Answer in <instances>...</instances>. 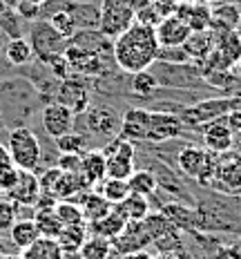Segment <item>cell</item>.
Masks as SVG:
<instances>
[{"mask_svg":"<svg viewBox=\"0 0 241 259\" xmlns=\"http://www.w3.org/2000/svg\"><path fill=\"white\" fill-rule=\"evenodd\" d=\"M80 175L85 177V181L89 186H96L107 177L105 170V154L103 150H89V152H83V159H80Z\"/></svg>","mask_w":241,"mask_h":259,"instance_id":"d6986e66","label":"cell"},{"mask_svg":"<svg viewBox=\"0 0 241 259\" xmlns=\"http://www.w3.org/2000/svg\"><path fill=\"white\" fill-rule=\"evenodd\" d=\"M103 154H105V170L110 179H121V181L130 179V175L134 172V156H136L132 141H125V139L119 137L103 150Z\"/></svg>","mask_w":241,"mask_h":259,"instance_id":"277c9868","label":"cell"},{"mask_svg":"<svg viewBox=\"0 0 241 259\" xmlns=\"http://www.w3.org/2000/svg\"><path fill=\"white\" fill-rule=\"evenodd\" d=\"M181 134V118L168 112H150L146 141L150 143H163Z\"/></svg>","mask_w":241,"mask_h":259,"instance_id":"30bf717a","label":"cell"},{"mask_svg":"<svg viewBox=\"0 0 241 259\" xmlns=\"http://www.w3.org/2000/svg\"><path fill=\"white\" fill-rule=\"evenodd\" d=\"M50 27L54 31H56L58 36H61L63 40H69V38H74V34H76V20H74V16L67 12V9H61V12H54L50 16Z\"/></svg>","mask_w":241,"mask_h":259,"instance_id":"1f68e13d","label":"cell"},{"mask_svg":"<svg viewBox=\"0 0 241 259\" xmlns=\"http://www.w3.org/2000/svg\"><path fill=\"white\" fill-rule=\"evenodd\" d=\"M152 259H176V255H172V252H161V255L152 257Z\"/></svg>","mask_w":241,"mask_h":259,"instance_id":"7dc6e473","label":"cell"},{"mask_svg":"<svg viewBox=\"0 0 241 259\" xmlns=\"http://www.w3.org/2000/svg\"><path fill=\"white\" fill-rule=\"evenodd\" d=\"M54 141H56V148L61 154H83L85 150V137L78 132H67Z\"/></svg>","mask_w":241,"mask_h":259,"instance_id":"8d00e7d4","label":"cell"},{"mask_svg":"<svg viewBox=\"0 0 241 259\" xmlns=\"http://www.w3.org/2000/svg\"><path fill=\"white\" fill-rule=\"evenodd\" d=\"M159 52H161V47L157 42L154 27L136 23V20L123 34L116 36L114 42H112L114 63L127 74L150 69L159 61Z\"/></svg>","mask_w":241,"mask_h":259,"instance_id":"6da1fadb","label":"cell"},{"mask_svg":"<svg viewBox=\"0 0 241 259\" xmlns=\"http://www.w3.org/2000/svg\"><path fill=\"white\" fill-rule=\"evenodd\" d=\"M203 141H206V150L212 154H226L232 150L234 143V130L230 127L226 116H219L214 121L203 125Z\"/></svg>","mask_w":241,"mask_h":259,"instance_id":"9c48e42d","label":"cell"},{"mask_svg":"<svg viewBox=\"0 0 241 259\" xmlns=\"http://www.w3.org/2000/svg\"><path fill=\"white\" fill-rule=\"evenodd\" d=\"M208 154H210V152H208V150H203V148H197V145H185V148H181V152L176 154V165H179V170L183 172V175L197 179L199 170L203 168V163H206Z\"/></svg>","mask_w":241,"mask_h":259,"instance_id":"7402d4cb","label":"cell"},{"mask_svg":"<svg viewBox=\"0 0 241 259\" xmlns=\"http://www.w3.org/2000/svg\"><path fill=\"white\" fill-rule=\"evenodd\" d=\"M159 88V78L152 72H136L132 74V92L136 96H152Z\"/></svg>","mask_w":241,"mask_h":259,"instance_id":"d590c367","label":"cell"},{"mask_svg":"<svg viewBox=\"0 0 241 259\" xmlns=\"http://www.w3.org/2000/svg\"><path fill=\"white\" fill-rule=\"evenodd\" d=\"M5 56L12 65H27L34 58V50H31V42L25 36H16L9 38V42L5 45Z\"/></svg>","mask_w":241,"mask_h":259,"instance_id":"83f0119b","label":"cell"},{"mask_svg":"<svg viewBox=\"0 0 241 259\" xmlns=\"http://www.w3.org/2000/svg\"><path fill=\"white\" fill-rule=\"evenodd\" d=\"M7 154L18 170L34 172L40 163V141L29 127H16L7 137Z\"/></svg>","mask_w":241,"mask_h":259,"instance_id":"7a4b0ae2","label":"cell"},{"mask_svg":"<svg viewBox=\"0 0 241 259\" xmlns=\"http://www.w3.org/2000/svg\"><path fill=\"white\" fill-rule=\"evenodd\" d=\"M134 20H136V14H134V9L130 7L127 0H103L101 18H99V29L103 36L116 38Z\"/></svg>","mask_w":241,"mask_h":259,"instance_id":"3957f363","label":"cell"},{"mask_svg":"<svg viewBox=\"0 0 241 259\" xmlns=\"http://www.w3.org/2000/svg\"><path fill=\"white\" fill-rule=\"evenodd\" d=\"M54 212H56V217L61 219L63 226H80V224H87L83 217V210L76 201H58L56 206H54Z\"/></svg>","mask_w":241,"mask_h":259,"instance_id":"836d02e7","label":"cell"},{"mask_svg":"<svg viewBox=\"0 0 241 259\" xmlns=\"http://www.w3.org/2000/svg\"><path fill=\"white\" fill-rule=\"evenodd\" d=\"M42 127L52 139L72 132L74 127V112L63 103H52L42 110Z\"/></svg>","mask_w":241,"mask_h":259,"instance_id":"8fae6325","label":"cell"},{"mask_svg":"<svg viewBox=\"0 0 241 259\" xmlns=\"http://www.w3.org/2000/svg\"><path fill=\"white\" fill-rule=\"evenodd\" d=\"M5 9H7V3H5V0H0V16L5 14Z\"/></svg>","mask_w":241,"mask_h":259,"instance_id":"c3c4849f","label":"cell"},{"mask_svg":"<svg viewBox=\"0 0 241 259\" xmlns=\"http://www.w3.org/2000/svg\"><path fill=\"white\" fill-rule=\"evenodd\" d=\"M210 259H241V248L237 246H221L212 252Z\"/></svg>","mask_w":241,"mask_h":259,"instance_id":"ee69618b","label":"cell"},{"mask_svg":"<svg viewBox=\"0 0 241 259\" xmlns=\"http://www.w3.org/2000/svg\"><path fill=\"white\" fill-rule=\"evenodd\" d=\"M212 186L228 190V192L241 190V165L234 154L230 159H217V170H214Z\"/></svg>","mask_w":241,"mask_h":259,"instance_id":"2e32d148","label":"cell"},{"mask_svg":"<svg viewBox=\"0 0 241 259\" xmlns=\"http://www.w3.org/2000/svg\"><path fill=\"white\" fill-rule=\"evenodd\" d=\"M174 14L185 20L190 31H208L212 20L210 5H203V3H185V0H181Z\"/></svg>","mask_w":241,"mask_h":259,"instance_id":"5bb4252c","label":"cell"},{"mask_svg":"<svg viewBox=\"0 0 241 259\" xmlns=\"http://www.w3.org/2000/svg\"><path fill=\"white\" fill-rule=\"evenodd\" d=\"M237 74H239V76H241V63L237 65Z\"/></svg>","mask_w":241,"mask_h":259,"instance_id":"816d5d0a","label":"cell"},{"mask_svg":"<svg viewBox=\"0 0 241 259\" xmlns=\"http://www.w3.org/2000/svg\"><path fill=\"white\" fill-rule=\"evenodd\" d=\"M214 50L226 61L228 67H237L241 63V31L232 29V31H226L223 36H219Z\"/></svg>","mask_w":241,"mask_h":259,"instance_id":"603a6c76","label":"cell"},{"mask_svg":"<svg viewBox=\"0 0 241 259\" xmlns=\"http://www.w3.org/2000/svg\"><path fill=\"white\" fill-rule=\"evenodd\" d=\"M87 127L94 134H101V137H112V134L119 132L121 118L110 107H94V110L87 112Z\"/></svg>","mask_w":241,"mask_h":259,"instance_id":"e0dca14e","label":"cell"},{"mask_svg":"<svg viewBox=\"0 0 241 259\" xmlns=\"http://www.w3.org/2000/svg\"><path fill=\"white\" fill-rule=\"evenodd\" d=\"M112 241L105 239V237H99V235H89L85 239L83 248H80L78 257L80 259H110L112 257Z\"/></svg>","mask_w":241,"mask_h":259,"instance_id":"f1b7e54d","label":"cell"},{"mask_svg":"<svg viewBox=\"0 0 241 259\" xmlns=\"http://www.w3.org/2000/svg\"><path fill=\"white\" fill-rule=\"evenodd\" d=\"M18 175H20V170L12 163V159L9 156H0V192L7 194L12 190L16 186V181H18Z\"/></svg>","mask_w":241,"mask_h":259,"instance_id":"74e56055","label":"cell"},{"mask_svg":"<svg viewBox=\"0 0 241 259\" xmlns=\"http://www.w3.org/2000/svg\"><path fill=\"white\" fill-rule=\"evenodd\" d=\"M143 224H146L150 237H152V241L157 239H163V237H170L174 230V224L165 217L163 212H150L146 219H143Z\"/></svg>","mask_w":241,"mask_h":259,"instance_id":"d6a6232c","label":"cell"},{"mask_svg":"<svg viewBox=\"0 0 241 259\" xmlns=\"http://www.w3.org/2000/svg\"><path fill=\"white\" fill-rule=\"evenodd\" d=\"M20 259H63V250L56 239L38 237L29 248L20 250Z\"/></svg>","mask_w":241,"mask_h":259,"instance_id":"cb8c5ba5","label":"cell"},{"mask_svg":"<svg viewBox=\"0 0 241 259\" xmlns=\"http://www.w3.org/2000/svg\"><path fill=\"white\" fill-rule=\"evenodd\" d=\"M148 118H150V110H143V107L127 110L121 118V127H119L121 139H125V141H146Z\"/></svg>","mask_w":241,"mask_h":259,"instance_id":"9a60e30c","label":"cell"},{"mask_svg":"<svg viewBox=\"0 0 241 259\" xmlns=\"http://www.w3.org/2000/svg\"><path fill=\"white\" fill-rule=\"evenodd\" d=\"M234 156H237V161H239V165H241V152H239V154H234Z\"/></svg>","mask_w":241,"mask_h":259,"instance_id":"f5cc1de1","label":"cell"},{"mask_svg":"<svg viewBox=\"0 0 241 259\" xmlns=\"http://www.w3.org/2000/svg\"><path fill=\"white\" fill-rule=\"evenodd\" d=\"M210 40H212L210 31H192L181 47H183V52L187 54V58L190 56L192 58H206L208 54H210V50H212Z\"/></svg>","mask_w":241,"mask_h":259,"instance_id":"4dcf8cb0","label":"cell"},{"mask_svg":"<svg viewBox=\"0 0 241 259\" xmlns=\"http://www.w3.org/2000/svg\"><path fill=\"white\" fill-rule=\"evenodd\" d=\"M40 181L34 172L29 170H20L18 181L12 190L7 192V199L14 201L16 206H36L40 199Z\"/></svg>","mask_w":241,"mask_h":259,"instance_id":"7c38bea8","label":"cell"},{"mask_svg":"<svg viewBox=\"0 0 241 259\" xmlns=\"http://www.w3.org/2000/svg\"><path fill=\"white\" fill-rule=\"evenodd\" d=\"M125 217L119 212L116 208H112L110 212L105 214V217L92 221V224H87V230L89 235H99V237H105V239H114V237L121 235V230L125 228Z\"/></svg>","mask_w":241,"mask_h":259,"instance_id":"ac0fdd59","label":"cell"},{"mask_svg":"<svg viewBox=\"0 0 241 259\" xmlns=\"http://www.w3.org/2000/svg\"><path fill=\"white\" fill-rule=\"evenodd\" d=\"M18 212H16V203L9 199H0V233H9V228L16 224Z\"/></svg>","mask_w":241,"mask_h":259,"instance_id":"f35d334b","label":"cell"},{"mask_svg":"<svg viewBox=\"0 0 241 259\" xmlns=\"http://www.w3.org/2000/svg\"><path fill=\"white\" fill-rule=\"evenodd\" d=\"M234 110H241V99H210L201 101V103L185 107L181 121L187 125H206L219 116H226Z\"/></svg>","mask_w":241,"mask_h":259,"instance_id":"5b68a950","label":"cell"},{"mask_svg":"<svg viewBox=\"0 0 241 259\" xmlns=\"http://www.w3.org/2000/svg\"><path fill=\"white\" fill-rule=\"evenodd\" d=\"M34 224H36V228H38L40 237H50V239H56L63 230V224H61V219L56 217L54 208H36Z\"/></svg>","mask_w":241,"mask_h":259,"instance_id":"4316f807","label":"cell"},{"mask_svg":"<svg viewBox=\"0 0 241 259\" xmlns=\"http://www.w3.org/2000/svg\"><path fill=\"white\" fill-rule=\"evenodd\" d=\"M154 34H157V42L161 50H174V47L183 45L192 31L183 18H179L176 14H170L154 25Z\"/></svg>","mask_w":241,"mask_h":259,"instance_id":"52a82bcc","label":"cell"},{"mask_svg":"<svg viewBox=\"0 0 241 259\" xmlns=\"http://www.w3.org/2000/svg\"><path fill=\"white\" fill-rule=\"evenodd\" d=\"M119 212L125 217V221H143L150 214V201L148 197H141V194H127L125 199L114 206Z\"/></svg>","mask_w":241,"mask_h":259,"instance_id":"484cf974","label":"cell"},{"mask_svg":"<svg viewBox=\"0 0 241 259\" xmlns=\"http://www.w3.org/2000/svg\"><path fill=\"white\" fill-rule=\"evenodd\" d=\"M150 244H152V237H150L146 224L143 221H127L121 235L112 239V250L121 252V255H132V252L146 250Z\"/></svg>","mask_w":241,"mask_h":259,"instance_id":"8992f818","label":"cell"},{"mask_svg":"<svg viewBox=\"0 0 241 259\" xmlns=\"http://www.w3.org/2000/svg\"><path fill=\"white\" fill-rule=\"evenodd\" d=\"M14 12L18 18H25V20H36L40 16V5H34V3H27V0H18L14 5Z\"/></svg>","mask_w":241,"mask_h":259,"instance_id":"ab89813d","label":"cell"},{"mask_svg":"<svg viewBox=\"0 0 241 259\" xmlns=\"http://www.w3.org/2000/svg\"><path fill=\"white\" fill-rule=\"evenodd\" d=\"M76 203L80 206V210H83V217H85L87 224H92V221L105 217V214L114 208L101 192H83L76 199Z\"/></svg>","mask_w":241,"mask_h":259,"instance_id":"44dd1931","label":"cell"},{"mask_svg":"<svg viewBox=\"0 0 241 259\" xmlns=\"http://www.w3.org/2000/svg\"><path fill=\"white\" fill-rule=\"evenodd\" d=\"M0 259H20V257H9V255H3V252H0Z\"/></svg>","mask_w":241,"mask_h":259,"instance_id":"f907efd6","label":"cell"},{"mask_svg":"<svg viewBox=\"0 0 241 259\" xmlns=\"http://www.w3.org/2000/svg\"><path fill=\"white\" fill-rule=\"evenodd\" d=\"M87 237H89L87 224H80V226H63L61 235L56 237L58 246H61V250H63V257H65V255H78Z\"/></svg>","mask_w":241,"mask_h":259,"instance_id":"ffe728a7","label":"cell"},{"mask_svg":"<svg viewBox=\"0 0 241 259\" xmlns=\"http://www.w3.org/2000/svg\"><path fill=\"white\" fill-rule=\"evenodd\" d=\"M27 3H34V5H40V7H42V5H45V0H27Z\"/></svg>","mask_w":241,"mask_h":259,"instance_id":"681fc988","label":"cell"},{"mask_svg":"<svg viewBox=\"0 0 241 259\" xmlns=\"http://www.w3.org/2000/svg\"><path fill=\"white\" fill-rule=\"evenodd\" d=\"M63 56H65L69 69H74V72H78V74L92 76V74H101V69H103L101 54L89 50V47H85V45H80V42H74V40L67 42L65 50H63Z\"/></svg>","mask_w":241,"mask_h":259,"instance_id":"ba28073f","label":"cell"},{"mask_svg":"<svg viewBox=\"0 0 241 259\" xmlns=\"http://www.w3.org/2000/svg\"><path fill=\"white\" fill-rule=\"evenodd\" d=\"M214 170H217V159L208 154L206 163H203V168L199 170V175H197V181H199L201 186H212V181H214Z\"/></svg>","mask_w":241,"mask_h":259,"instance_id":"60d3db41","label":"cell"},{"mask_svg":"<svg viewBox=\"0 0 241 259\" xmlns=\"http://www.w3.org/2000/svg\"><path fill=\"white\" fill-rule=\"evenodd\" d=\"M179 3L181 0H152V7H154V12L159 14V18H165V16L176 12Z\"/></svg>","mask_w":241,"mask_h":259,"instance_id":"7bdbcfd3","label":"cell"},{"mask_svg":"<svg viewBox=\"0 0 241 259\" xmlns=\"http://www.w3.org/2000/svg\"><path fill=\"white\" fill-rule=\"evenodd\" d=\"M123 259H152L146 250H138V252H132V255H123Z\"/></svg>","mask_w":241,"mask_h":259,"instance_id":"bcb514c9","label":"cell"},{"mask_svg":"<svg viewBox=\"0 0 241 259\" xmlns=\"http://www.w3.org/2000/svg\"><path fill=\"white\" fill-rule=\"evenodd\" d=\"M127 3H130V7L134 9V14H138V12H143V9L152 7V0H127Z\"/></svg>","mask_w":241,"mask_h":259,"instance_id":"f6af8a7d","label":"cell"},{"mask_svg":"<svg viewBox=\"0 0 241 259\" xmlns=\"http://www.w3.org/2000/svg\"><path fill=\"white\" fill-rule=\"evenodd\" d=\"M212 3H217V0H210V5H212Z\"/></svg>","mask_w":241,"mask_h":259,"instance_id":"db71d44e","label":"cell"},{"mask_svg":"<svg viewBox=\"0 0 241 259\" xmlns=\"http://www.w3.org/2000/svg\"><path fill=\"white\" fill-rule=\"evenodd\" d=\"M9 237H12V244L18 250H25L38 239L40 233L36 228L34 219H16V224L9 228Z\"/></svg>","mask_w":241,"mask_h":259,"instance_id":"d4e9b609","label":"cell"},{"mask_svg":"<svg viewBox=\"0 0 241 259\" xmlns=\"http://www.w3.org/2000/svg\"><path fill=\"white\" fill-rule=\"evenodd\" d=\"M159 186V179L154 177L152 170H134L127 179V188L132 194H141V197H150Z\"/></svg>","mask_w":241,"mask_h":259,"instance_id":"f546056e","label":"cell"},{"mask_svg":"<svg viewBox=\"0 0 241 259\" xmlns=\"http://www.w3.org/2000/svg\"><path fill=\"white\" fill-rule=\"evenodd\" d=\"M31 50L38 52L42 58H50L54 54H63L65 45L61 36L50 27V23H40L31 29Z\"/></svg>","mask_w":241,"mask_h":259,"instance_id":"4fadbf2b","label":"cell"},{"mask_svg":"<svg viewBox=\"0 0 241 259\" xmlns=\"http://www.w3.org/2000/svg\"><path fill=\"white\" fill-rule=\"evenodd\" d=\"M80 159L83 154H61L56 168L63 172H80Z\"/></svg>","mask_w":241,"mask_h":259,"instance_id":"b9f144b4","label":"cell"},{"mask_svg":"<svg viewBox=\"0 0 241 259\" xmlns=\"http://www.w3.org/2000/svg\"><path fill=\"white\" fill-rule=\"evenodd\" d=\"M103 186H101V194L107 199V201L112 203V206H119L123 199L130 194V188H127V181H121V179H110V177H105Z\"/></svg>","mask_w":241,"mask_h":259,"instance_id":"e575fe53","label":"cell"}]
</instances>
